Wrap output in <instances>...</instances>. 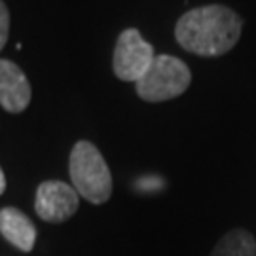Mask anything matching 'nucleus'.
I'll use <instances>...</instances> for the list:
<instances>
[{
	"label": "nucleus",
	"mask_w": 256,
	"mask_h": 256,
	"mask_svg": "<svg viewBox=\"0 0 256 256\" xmlns=\"http://www.w3.org/2000/svg\"><path fill=\"white\" fill-rule=\"evenodd\" d=\"M241 19L226 6H203L186 12L174 27L176 42L202 57L224 55L238 44L241 36Z\"/></svg>",
	"instance_id": "1"
},
{
	"label": "nucleus",
	"mask_w": 256,
	"mask_h": 256,
	"mask_svg": "<svg viewBox=\"0 0 256 256\" xmlns=\"http://www.w3.org/2000/svg\"><path fill=\"white\" fill-rule=\"evenodd\" d=\"M72 188L90 203H104L112 196V176L101 152L88 140L76 142L68 164Z\"/></svg>",
	"instance_id": "2"
},
{
	"label": "nucleus",
	"mask_w": 256,
	"mask_h": 256,
	"mask_svg": "<svg viewBox=\"0 0 256 256\" xmlns=\"http://www.w3.org/2000/svg\"><path fill=\"white\" fill-rule=\"evenodd\" d=\"M192 82L190 68L173 55H156L146 74L137 82V95L142 101L162 102L182 95Z\"/></svg>",
	"instance_id": "3"
},
{
	"label": "nucleus",
	"mask_w": 256,
	"mask_h": 256,
	"mask_svg": "<svg viewBox=\"0 0 256 256\" xmlns=\"http://www.w3.org/2000/svg\"><path fill=\"white\" fill-rule=\"evenodd\" d=\"M154 59V48L140 36L137 28H126L120 34L114 48V59H112L114 74L124 82L137 84L146 74Z\"/></svg>",
	"instance_id": "4"
},
{
	"label": "nucleus",
	"mask_w": 256,
	"mask_h": 256,
	"mask_svg": "<svg viewBox=\"0 0 256 256\" xmlns=\"http://www.w3.org/2000/svg\"><path fill=\"white\" fill-rule=\"evenodd\" d=\"M78 192L61 180L42 182L36 190V214L46 222H64L78 209Z\"/></svg>",
	"instance_id": "5"
},
{
	"label": "nucleus",
	"mask_w": 256,
	"mask_h": 256,
	"mask_svg": "<svg viewBox=\"0 0 256 256\" xmlns=\"http://www.w3.org/2000/svg\"><path fill=\"white\" fill-rule=\"evenodd\" d=\"M32 97L25 72L16 63L0 59V106L12 114H19L28 106Z\"/></svg>",
	"instance_id": "6"
},
{
	"label": "nucleus",
	"mask_w": 256,
	"mask_h": 256,
	"mask_svg": "<svg viewBox=\"0 0 256 256\" xmlns=\"http://www.w3.org/2000/svg\"><path fill=\"white\" fill-rule=\"evenodd\" d=\"M0 234L8 239L14 247L23 252H28L36 241V228L25 212L14 207H6L0 210Z\"/></svg>",
	"instance_id": "7"
},
{
	"label": "nucleus",
	"mask_w": 256,
	"mask_h": 256,
	"mask_svg": "<svg viewBox=\"0 0 256 256\" xmlns=\"http://www.w3.org/2000/svg\"><path fill=\"white\" fill-rule=\"evenodd\" d=\"M210 256H256V239L247 230H232L216 243Z\"/></svg>",
	"instance_id": "8"
},
{
	"label": "nucleus",
	"mask_w": 256,
	"mask_h": 256,
	"mask_svg": "<svg viewBox=\"0 0 256 256\" xmlns=\"http://www.w3.org/2000/svg\"><path fill=\"white\" fill-rule=\"evenodd\" d=\"M10 34V12L6 4L0 0V50L6 46Z\"/></svg>",
	"instance_id": "9"
},
{
	"label": "nucleus",
	"mask_w": 256,
	"mask_h": 256,
	"mask_svg": "<svg viewBox=\"0 0 256 256\" xmlns=\"http://www.w3.org/2000/svg\"><path fill=\"white\" fill-rule=\"evenodd\" d=\"M6 190V176H4V171L0 169V194H4Z\"/></svg>",
	"instance_id": "10"
}]
</instances>
